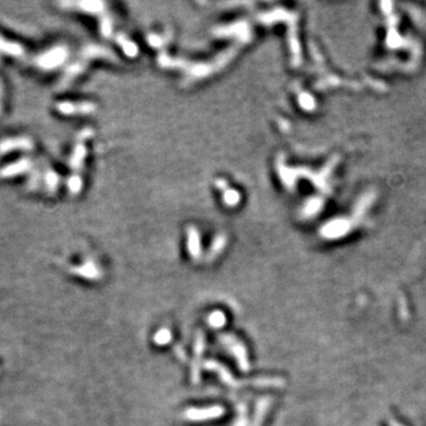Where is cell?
<instances>
[{
	"instance_id": "obj_2",
	"label": "cell",
	"mask_w": 426,
	"mask_h": 426,
	"mask_svg": "<svg viewBox=\"0 0 426 426\" xmlns=\"http://www.w3.org/2000/svg\"><path fill=\"white\" fill-rule=\"evenodd\" d=\"M223 321H224V316H223V314H220V313H218V314H212V316H211V323L213 326H215V327H219V326H221L223 325Z\"/></svg>"
},
{
	"instance_id": "obj_1",
	"label": "cell",
	"mask_w": 426,
	"mask_h": 426,
	"mask_svg": "<svg viewBox=\"0 0 426 426\" xmlns=\"http://www.w3.org/2000/svg\"><path fill=\"white\" fill-rule=\"evenodd\" d=\"M225 200L226 201V204H229V205H235L236 203H238V200H239V195H238V193L237 192H235V191H229V192H226V194H225Z\"/></svg>"
}]
</instances>
